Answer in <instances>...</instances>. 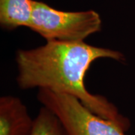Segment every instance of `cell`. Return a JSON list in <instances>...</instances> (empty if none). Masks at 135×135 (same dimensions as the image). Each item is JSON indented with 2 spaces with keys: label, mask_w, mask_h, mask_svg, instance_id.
Masks as SVG:
<instances>
[{
  "label": "cell",
  "mask_w": 135,
  "mask_h": 135,
  "mask_svg": "<svg viewBox=\"0 0 135 135\" xmlns=\"http://www.w3.org/2000/svg\"><path fill=\"white\" fill-rule=\"evenodd\" d=\"M34 120L19 98L12 95L0 98V135H30Z\"/></svg>",
  "instance_id": "cell-4"
},
{
  "label": "cell",
  "mask_w": 135,
  "mask_h": 135,
  "mask_svg": "<svg viewBox=\"0 0 135 135\" xmlns=\"http://www.w3.org/2000/svg\"><path fill=\"white\" fill-rule=\"evenodd\" d=\"M34 0H0V24L2 28L14 30L29 28L33 13Z\"/></svg>",
  "instance_id": "cell-5"
},
{
  "label": "cell",
  "mask_w": 135,
  "mask_h": 135,
  "mask_svg": "<svg viewBox=\"0 0 135 135\" xmlns=\"http://www.w3.org/2000/svg\"><path fill=\"white\" fill-rule=\"evenodd\" d=\"M102 21L93 10L64 11L41 1H33V13L29 29L47 41H84L92 34L100 32Z\"/></svg>",
  "instance_id": "cell-2"
},
{
  "label": "cell",
  "mask_w": 135,
  "mask_h": 135,
  "mask_svg": "<svg viewBox=\"0 0 135 135\" xmlns=\"http://www.w3.org/2000/svg\"><path fill=\"white\" fill-rule=\"evenodd\" d=\"M30 135H65V133L58 117L48 108L43 106L35 118Z\"/></svg>",
  "instance_id": "cell-6"
},
{
  "label": "cell",
  "mask_w": 135,
  "mask_h": 135,
  "mask_svg": "<svg viewBox=\"0 0 135 135\" xmlns=\"http://www.w3.org/2000/svg\"><path fill=\"white\" fill-rule=\"evenodd\" d=\"M98 59L123 62L125 56L118 50L84 41H47L36 48L17 50L15 57L18 71L17 83L21 89H45L76 98L98 116L128 131L129 119L106 98L89 92L84 84L89 68Z\"/></svg>",
  "instance_id": "cell-1"
},
{
  "label": "cell",
  "mask_w": 135,
  "mask_h": 135,
  "mask_svg": "<svg viewBox=\"0 0 135 135\" xmlns=\"http://www.w3.org/2000/svg\"><path fill=\"white\" fill-rule=\"evenodd\" d=\"M38 100L58 117L65 135H126L122 126L98 116L76 98L39 89Z\"/></svg>",
  "instance_id": "cell-3"
}]
</instances>
